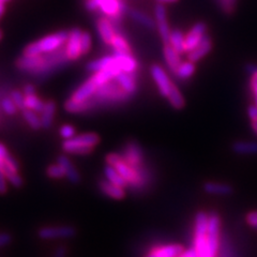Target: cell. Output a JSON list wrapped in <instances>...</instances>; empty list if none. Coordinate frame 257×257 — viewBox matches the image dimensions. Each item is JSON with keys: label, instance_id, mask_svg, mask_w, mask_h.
Here are the masks:
<instances>
[{"label": "cell", "instance_id": "obj_17", "mask_svg": "<svg viewBox=\"0 0 257 257\" xmlns=\"http://www.w3.org/2000/svg\"><path fill=\"white\" fill-rule=\"evenodd\" d=\"M212 40L208 35H206L199 44L193 50L192 52L188 53V60L192 62H197L200 59H203L206 55L211 52L212 50Z\"/></svg>", "mask_w": 257, "mask_h": 257}, {"label": "cell", "instance_id": "obj_15", "mask_svg": "<svg viewBox=\"0 0 257 257\" xmlns=\"http://www.w3.org/2000/svg\"><path fill=\"white\" fill-rule=\"evenodd\" d=\"M114 56L117 62V66L120 70L126 72V73H136V71H138L139 68V63L131 55V53L114 51Z\"/></svg>", "mask_w": 257, "mask_h": 257}, {"label": "cell", "instance_id": "obj_41", "mask_svg": "<svg viewBox=\"0 0 257 257\" xmlns=\"http://www.w3.org/2000/svg\"><path fill=\"white\" fill-rule=\"evenodd\" d=\"M2 107H3V110L6 112V114L10 115V116L15 115L16 111H18V109H19L11 98H5L2 101Z\"/></svg>", "mask_w": 257, "mask_h": 257}, {"label": "cell", "instance_id": "obj_51", "mask_svg": "<svg viewBox=\"0 0 257 257\" xmlns=\"http://www.w3.org/2000/svg\"><path fill=\"white\" fill-rule=\"evenodd\" d=\"M24 94L25 95H31V94H36V88L32 85H27L24 88Z\"/></svg>", "mask_w": 257, "mask_h": 257}, {"label": "cell", "instance_id": "obj_3", "mask_svg": "<svg viewBox=\"0 0 257 257\" xmlns=\"http://www.w3.org/2000/svg\"><path fill=\"white\" fill-rule=\"evenodd\" d=\"M130 96L131 94L124 91L115 80V83L108 82L100 86L98 89H96L94 95L90 99V102L92 103V105L94 107L96 103L104 104L125 102L130 99Z\"/></svg>", "mask_w": 257, "mask_h": 257}, {"label": "cell", "instance_id": "obj_8", "mask_svg": "<svg viewBox=\"0 0 257 257\" xmlns=\"http://www.w3.org/2000/svg\"><path fill=\"white\" fill-rule=\"evenodd\" d=\"M121 157L125 162L142 174H148L145 166V156L143 149L136 142H128L122 151Z\"/></svg>", "mask_w": 257, "mask_h": 257}, {"label": "cell", "instance_id": "obj_39", "mask_svg": "<svg viewBox=\"0 0 257 257\" xmlns=\"http://www.w3.org/2000/svg\"><path fill=\"white\" fill-rule=\"evenodd\" d=\"M10 98L15 103V105L18 106L19 109L24 110L26 108V106H25V94L22 93L21 91H18V90L12 91L11 94H10Z\"/></svg>", "mask_w": 257, "mask_h": 257}, {"label": "cell", "instance_id": "obj_59", "mask_svg": "<svg viewBox=\"0 0 257 257\" xmlns=\"http://www.w3.org/2000/svg\"><path fill=\"white\" fill-rule=\"evenodd\" d=\"M231 2H234V3H236V2H237V0H231Z\"/></svg>", "mask_w": 257, "mask_h": 257}, {"label": "cell", "instance_id": "obj_21", "mask_svg": "<svg viewBox=\"0 0 257 257\" xmlns=\"http://www.w3.org/2000/svg\"><path fill=\"white\" fill-rule=\"evenodd\" d=\"M57 163L63 167L64 172H66V177L71 183L77 184L80 182V175H79L78 171L76 170L75 166L72 164V162L67 156L61 155L60 157H58Z\"/></svg>", "mask_w": 257, "mask_h": 257}, {"label": "cell", "instance_id": "obj_38", "mask_svg": "<svg viewBox=\"0 0 257 257\" xmlns=\"http://www.w3.org/2000/svg\"><path fill=\"white\" fill-rule=\"evenodd\" d=\"M46 174L48 177L54 179H60L66 177V172L60 164H52L46 168Z\"/></svg>", "mask_w": 257, "mask_h": 257}, {"label": "cell", "instance_id": "obj_5", "mask_svg": "<svg viewBox=\"0 0 257 257\" xmlns=\"http://www.w3.org/2000/svg\"><path fill=\"white\" fill-rule=\"evenodd\" d=\"M208 219L209 214L204 211H199L195 215L194 229H193V247L198 257H206Z\"/></svg>", "mask_w": 257, "mask_h": 257}, {"label": "cell", "instance_id": "obj_44", "mask_svg": "<svg viewBox=\"0 0 257 257\" xmlns=\"http://www.w3.org/2000/svg\"><path fill=\"white\" fill-rule=\"evenodd\" d=\"M60 135H61V138L64 139V141L74 138V136H75L74 126H72L70 124L62 125L61 128H60Z\"/></svg>", "mask_w": 257, "mask_h": 257}, {"label": "cell", "instance_id": "obj_56", "mask_svg": "<svg viewBox=\"0 0 257 257\" xmlns=\"http://www.w3.org/2000/svg\"><path fill=\"white\" fill-rule=\"evenodd\" d=\"M0 2H2L3 4H6L7 2H9V0H0Z\"/></svg>", "mask_w": 257, "mask_h": 257}, {"label": "cell", "instance_id": "obj_22", "mask_svg": "<svg viewBox=\"0 0 257 257\" xmlns=\"http://www.w3.org/2000/svg\"><path fill=\"white\" fill-rule=\"evenodd\" d=\"M98 31L101 39L106 44H110L112 38L116 35L112 22L107 18H101L98 21Z\"/></svg>", "mask_w": 257, "mask_h": 257}, {"label": "cell", "instance_id": "obj_1", "mask_svg": "<svg viewBox=\"0 0 257 257\" xmlns=\"http://www.w3.org/2000/svg\"><path fill=\"white\" fill-rule=\"evenodd\" d=\"M105 160L107 165L114 167L123 177L125 181L128 183V187L132 190H140L146 187L149 180L148 174H142L139 171H136L135 168H133L131 165H128L125 162L121 155L109 154Z\"/></svg>", "mask_w": 257, "mask_h": 257}, {"label": "cell", "instance_id": "obj_50", "mask_svg": "<svg viewBox=\"0 0 257 257\" xmlns=\"http://www.w3.org/2000/svg\"><path fill=\"white\" fill-rule=\"evenodd\" d=\"M179 257H198V256H197L196 251L194 250V247L192 246V247L188 248V250H184Z\"/></svg>", "mask_w": 257, "mask_h": 257}, {"label": "cell", "instance_id": "obj_14", "mask_svg": "<svg viewBox=\"0 0 257 257\" xmlns=\"http://www.w3.org/2000/svg\"><path fill=\"white\" fill-rule=\"evenodd\" d=\"M184 248L181 244L170 243L155 246L145 257H179Z\"/></svg>", "mask_w": 257, "mask_h": 257}, {"label": "cell", "instance_id": "obj_46", "mask_svg": "<svg viewBox=\"0 0 257 257\" xmlns=\"http://www.w3.org/2000/svg\"><path fill=\"white\" fill-rule=\"evenodd\" d=\"M8 191V184H7V177L3 172H0V195L6 194Z\"/></svg>", "mask_w": 257, "mask_h": 257}, {"label": "cell", "instance_id": "obj_2", "mask_svg": "<svg viewBox=\"0 0 257 257\" xmlns=\"http://www.w3.org/2000/svg\"><path fill=\"white\" fill-rule=\"evenodd\" d=\"M68 38V31H59L57 34L50 35L35 43L29 44L24 51V55L38 56L58 51L64 43H67Z\"/></svg>", "mask_w": 257, "mask_h": 257}, {"label": "cell", "instance_id": "obj_40", "mask_svg": "<svg viewBox=\"0 0 257 257\" xmlns=\"http://www.w3.org/2000/svg\"><path fill=\"white\" fill-rule=\"evenodd\" d=\"M91 48V37L88 32H82V37H80V51L82 55H86L89 53Z\"/></svg>", "mask_w": 257, "mask_h": 257}, {"label": "cell", "instance_id": "obj_24", "mask_svg": "<svg viewBox=\"0 0 257 257\" xmlns=\"http://www.w3.org/2000/svg\"><path fill=\"white\" fill-rule=\"evenodd\" d=\"M232 151L238 155L251 156L257 155V142L253 141H238L232 144Z\"/></svg>", "mask_w": 257, "mask_h": 257}, {"label": "cell", "instance_id": "obj_49", "mask_svg": "<svg viewBox=\"0 0 257 257\" xmlns=\"http://www.w3.org/2000/svg\"><path fill=\"white\" fill-rule=\"evenodd\" d=\"M68 254V248L66 246H59L57 250H56L54 257H67Z\"/></svg>", "mask_w": 257, "mask_h": 257}, {"label": "cell", "instance_id": "obj_32", "mask_svg": "<svg viewBox=\"0 0 257 257\" xmlns=\"http://www.w3.org/2000/svg\"><path fill=\"white\" fill-rule=\"evenodd\" d=\"M195 72V64L192 61H186L181 62L179 68L177 69L176 73L174 74L177 78L180 80H186L189 79Z\"/></svg>", "mask_w": 257, "mask_h": 257}, {"label": "cell", "instance_id": "obj_26", "mask_svg": "<svg viewBox=\"0 0 257 257\" xmlns=\"http://www.w3.org/2000/svg\"><path fill=\"white\" fill-rule=\"evenodd\" d=\"M120 71L121 70L118 68H109L106 70L95 72L92 76V79L94 80L95 84L100 87L104 84L110 82L111 79H115V77L118 75Z\"/></svg>", "mask_w": 257, "mask_h": 257}, {"label": "cell", "instance_id": "obj_30", "mask_svg": "<svg viewBox=\"0 0 257 257\" xmlns=\"http://www.w3.org/2000/svg\"><path fill=\"white\" fill-rule=\"evenodd\" d=\"M184 38L183 34L179 29H174L171 32V37H170V44L174 50L179 53L180 55L186 53V46H184Z\"/></svg>", "mask_w": 257, "mask_h": 257}, {"label": "cell", "instance_id": "obj_53", "mask_svg": "<svg viewBox=\"0 0 257 257\" xmlns=\"http://www.w3.org/2000/svg\"><path fill=\"white\" fill-rule=\"evenodd\" d=\"M251 127L254 134L257 136V119L256 120H251Z\"/></svg>", "mask_w": 257, "mask_h": 257}, {"label": "cell", "instance_id": "obj_42", "mask_svg": "<svg viewBox=\"0 0 257 257\" xmlns=\"http://www.w3.org/2000/svg\"><path fill=\"white\" fill-rule=\"evenodd\" d=\"M155 18H156L157 23L167 20V11H166V8L163 4L158 3L155 6Z\"/></svg>", "mask_w": 257, "mask_h": 257}, {"label": "cell", "instance_id": "obj_10", "mask_svg": "<svg viewBox=\"0 0 257 257\" xmlns=\"http://www.w3.org/2000/svg\"><path fill=\"white\" fill-rule=\"evenodd\" d=\"M207 35V25L203 22L196 23L192 29L188 32V35L184 38V46L186 52L190 53L199 44L203 38Z\"/></svg>", "mask_w": 257, "mask_h": 257}, {"label": "cell", "instance_id": "obj_29", "mask_svg": "<svg viewBox=\"0 0 257 257\" xmlns=\"http://www.w3.org/2000/svg\"><path fill=\"white\" fill-rule=\"evenodd\" d=\"M130 16L133 21L138 22L139 24H141V25L145 26L148 29H155L157 27V22H155L154 19L150 18V16L146 15L145 13H143L142 11L131 10Z\"/></svg>", "mask_w": 257, "mask_h": 257}, {"label": "cell", "instance_id": "obj_45", "mask_svg": "<svg viewBox=\"0 0 257 257\" xmlns=\"http://www.w3.org/2000/svg\"><path fill=\"white\" fill-rule=\"evenodd\" d=\"M246 223L253 228H257V210L248 212L245 216Z\"/></svg>", "mask_w": 257, "mask_h": 257}, {"label": "cell", "instance_id": "obj_28", "mask_svg": "<svg viewBox=\"0 0 257 257\" xmlns=\"http://www.w3.org/2000/svg\"><path fill=\"white\" fill-rule=\"evenodd\" d=\"M56 111V104L54 101H47L44 104V109L41 112V123L43 128H48L52 123Z\"/></svg>", "mask_w": 257, "mask_h": 257}, {"label": "cell", "instance_id": "obj_31", "mask_svg": "<svg viewBox=\"0 0 257 257\" xmlns=\"http://www.w3.org/2000/svg\"><path fill=\"white\" fill-rule=\"evenodd\" d=\"M168 101H170L171 105L175 108V109H182L186 105V101H184L183 95L181 94L180 90L177 88L174 84H172V88L170 94L167 96Z\"/></svg>", "mask_w": 257, "mask_h": 257}, {"label": "cell", "instance_id": "obj_27", "mask_svg": "<svg viewBox=\"0 0 257 257\" xmlns=\"http://www.w3.org/2000/svg\"><path fill=\"white\" fill-rule=\"evenodd\" d=\"M104 174H105V178L109 182L114 183L115 186H118L123 189L128 187V183L125 181V179L112 166L107 165L105 168H104Z\"/></svg>", "mask_w": 257, "mask_h": 257}, {"label": "cell", "instance_id": "obj_6", "mask_svg": "<svg viewBox=\"0 0 257 257\" xmlns=\"http://www.w3.org/2000/svg\"><path fill=\"white\" fill-rule=\"evenodd\" d=\"M221 243V219L218 213L212 212L208 219L206 257H218Z\"/></svg>", "mask_w": 257, "mask_h": 257}, {"label": "cell", "instance_id": "obj_12", "mask_svg": "<svg viewBox=\"0 0 257 257\" xmlns=\"http://www.w3.org/2000/svg\"><path fill=\"white\" fill-rule=\"evenodd\" d=\"M82 32L79 29L74 28L69 32V38L66 45V54L69 60H76L82 56V51H80V37Z\"/></svg>", "mask_w": 257, "mask_h": 257}, {"label": "cell", "instance_id": "obj_34", "mask_svg": "<svg viewBox=\"0 0 257 257\" xmlns=\"http://www.w3.org/2000/svg\"><path fill=\"white\" fill-rule=\"evenodd\" d=\"M43 101L40 100L36 94L25 95V106L28 109L34 110L36 112H42L44 109Z\"/></svg>", "mask_w": 257, "mask_h": 257}, {"label": "cell", "instance_id": "obj_57", "mask_svg": "<svg viewBox=\"0 0 257 257\" xmlns=\"http://www.w3.org/2000/svg\"><path fill=\"white\" fill-rule=\"evenodd\" d=\"M2 37H3V32H2V30H0V40H2Z\"/></svg>", "mask_w": 257, "mask_h": 257}, {"label": "cell", "instance_id": "obj_35", "mask_svg": "<svg viewBox=\"0 0 257 257\" xmlns=\"http://www.w3.org/2000/svg\"><path fill=\"white\" fill-rule=\"evenodd\" d=\"M111 46L114 47V51L123 52V53H131V47L126 42V40L120 35H115L111 40Z\"/></svg>", "mask_w": 257, "mask_h": 257}, {"label": "cell", "instance_id": "obj_58", "mask_svg": "<svg viewBox=\"0 0 257 257\" xmlns=\"http://www.w3.org/2000/svg\"><path fill=\"white\" fill-rule=\"evenodd\" d=\"M3 163H4V161H2V160H0V167H2V165H3Z\"/></svg>", "mask_w": 257, "mask_h": 257}, {"label": "cell", "instance_id": "obj_16", "mask_svg": "<svg viewBox=\"0 0 257 257\" xmlns=\"http://www.w3.org/2000/svg\"><path fill=\"white\" fill-rule=\"evenodd\" d=\"M98 88L99 86L95 84L92 77H90L87 82H85L82 86L77 88V89L74 91V93L72 94L71 99L76 102H86L92 98Z\"/></svg>", "mask_w": 257, "mask_h": 257}, {"label": "cell", "instance_id": "obj_18", "mask_svg": "<svg viewBox=\"0 0 257 257\" xmlns=\"http://www.w3.org/2000/svg\"><path fill=\"white\" fill-rule=\"evenodd\" d=\"M118 85L122 88L124 91L133 95L136 92V73H126V72L120 71L115 77Z\"/></svg>", "mask_w": 257, "mask_h": 257}, {"label": "cell", "instance_id": "obj_20", "mask_svg": "<svg viewBox=\"0 0 257 257\" xmlns=\"http://www.w3.org/2000/svg\"><path fill=\"white\" fill-rule=\"evenodd\" d=\"M163 55L165 58V62L167 64L168 69L172 72L173 74L176 73L177 69L179 68L181 64V59H180V54L177 53L174 48L172 47L171 44H164L163 48Z\"/></svg>", "mask_w": 257, "mask_h": 257}, {"label": "cell", "instance_id": "obj_9", "mask_svg": "<svg viewBox=\"0 0 257 257\" xmlns=\"http://www.w3.org/2000/svg\"><path fill=\"white\" fill-rule=\"evenodd\" d=\"M76 235V229L73 226H44L38 230L39 238L58 239V238H71Z\"/></svg>", "mask_w": 257, "mask_h": 257}, {"label": "cell", "instance_id": "obj_13", "mask_svg": "<svg viewBox=\"0 0 257 257\" xmlns=\"http://www.w3.org/2000/svg\"><path fill=\"white\" fill-rule=\"evenodd\" d=\"M43 56L38 55V56H27L24 55L18 60V67L23 70L29 72V73L34 74H40L41 73V70L43 67Z\"/></svg>", "mask_w": 257, "mask_h": 257}, {"label": "cell", "instance_id": "obj_55", "mask_svg": "<svg viewBox=\"0 0 257 257\" xmlns=\"http://www.w3.org/2000/svg\"><path fill=\"white\" fill-rule=\"evenodd\" d=\"M5 12V5L4 6H0V18H2L3 14Z\"/></svg>", "mask_w": 257, "mask_h": 257}, {"label": "cell", "instance_id": "obj_33", "mask_svg": "<svg viewBox=\"0 0 257 257\" xmlns=\"http://www.w3.org/2000/svg\"><path fill=\"white\" fill-rule=\"evenodd\" d=\"M23 111V117L25 118V120L27 121V123L34 128V130H39V128L42 127V123H41V118H39V116L37 115V112L25 108Z\"/></svg>", "mask_w": 257, "mask_h": 257}, {"label": "cell", "instance_id": "obj_37", "mask_svg": "<svg viewBox=\"0 0 257 257\" xmlns=\"http://www.w3.org/2000/svg\"><path fill=\"white\" fill-rule=\"evenodd\" d=\"M246 71L251 74V82H250L251 90H252L254 100H255V105L257 106V66H255V64H252V63L247 64Z\"/></svg>", "mask_w": 257, "mask_h": 257}, {"label": "cell", "instance_id": "obj_23", "mask_svg": "<svg viewBox=\"0 0 257 257\" xmlns=\"http://www.w3.org/2000/svg\"><path fill=\"white\" fill-rule=\"evenodd\" d=\"M87 68L89 71H92L95 73V72L103 71V70H106L109 68H118V66H117L116 59H115V56L112 55V56H105V57L100 58L98 60L91 61L90 63H88Z\"/></svg>", "mask_w": 257, "mask_h": 257}, {"label": "cell", "instance_id": "obj_36", "mask_svg": "<svg viewBox=\"0 0 257 257\" xmlns=\"http://www.w3.org/2000/svg\"><path fill=\"white\" fill-rule=\"evenodd\" d=\"M157 27L159 30V35L162 39V41L164 44H170V37H171V28L170 25H168V22L166 21H161L157 23Z\"/></svg>", "mask_w": 257, "mask_h": 257}, {"label": "cell", "instance_id": "obj_52", "mask_svg": "<svg viewBox=\"0 0 257 257\" xmlns=\"http://www.w3.org/2000/svg\"><path fill=\"white\" fill-rule=\"evenodd\" d=\"M8 156H9V152H8L4 145L0 144V160L4 161Z\"/></svg>", "mask_w": 257, "mask_h": 257}, {"label": "cell", "instance_id": "obj_48", "mask_svg": "<svg viewBox=\"0 0 257 257\" xmlns=\"http://www.w3.org/2000/svg\"><path fill=\"white\" fill-rule=\"evenodd\" d=\"M247 115H248V118H250L251 120H256L257 119V106L256 105L248 106Z\"/></svg>", "mask_w": 257, "mask_h": 257}, {"label": "cell", "instance_id": "obj_43", "mask_svg": "<svg viewBox=\"0 0 257 257\" xmlns=\"http://www.w3.org/2000/svg\"><path fill=\"white\" fill-rule=\"evenodd\" d=\"M218 3L221 7L222 11L227 14V15H231L232 13L235 12V5L236 3L231 2V0H218Z\"/></svg>", "mask_w": 257, "mask_h": 257}, {"label": "cell", "instance_id": "obj_7", "mask_svg": "<svg viewBox=\"0 0 257 257\" xmlns=\"http://www.w3.org/2000/svg\"><path fill=\"white\" fill-rule=\"evenodd\" d=\"M86 8L89 11L99 9L107 18L114 20L120 19V16L127 11L126 5L121 0H87Z\"/></svg>", "mask_w": 257, "mask_h": 257}, {"label": "cell", "instance_id": "obj_4", "mask_svg": "<svg viewBox=\"0 0 257 257\" xmlns=\"http://www.w3.org/2000/svg\"><path fill=\"white\" fill-rule=\"evenodd\" d=\"M100 143V138L98 134L85 133L78 136H74L70 140H66L62 144L63 150L68 154L74 155H89L93 148Z\"/></svg>", "mask_w": 257, "mask_h": 257}, {"label": "cell", "instance_id": "obj_54", "mask_svg": "<svg viewBox=\"0 0 257 257\" xmlns=\"http://www.w3.org/2000/svg\"><path fill=\"white\" fill-rule=\"evenodd\" d=\"M177 2H178V0H157V3L163 4V5H165V4H174V3H177Z\"/></svg>", "mask_w": 257, "mask_h": 257}, {"label": "cell", "instance_id": "obj_47", "mask_svg": "<svg viewBox=\"0 0 257 257\" xmlns=\"http://www.w3.org/2000/svg\"><path fill=\"white\" fill-rule=\"evenodd\" d=\"M12 237L10 234H7V232H2L0 234V247L9 244L11 242Z\"/></svg>", "mask_w": 257, "mask_h": 257}, {"label": "cell", "instance_id": "obj_25", "mask_svg": "<svg viewBox=\"0 0 257 257\" xmlns=\"http://www.w3.org/2000/svg\"><path fill=\"white\" fill-rule=\"evenodd\" d=\"M204 190L211 195H228L232 192L231 187L227 183L209 181L204 184Z\"/></svg>", "mask_w": 257, "mask_h": 257}, {"label": "cell", "instance_id": "obj_19", "mask_svg": "<svg viewBox=\"0 0 257 257\" xmlns=\"http://www.w3.org/2000/svg\"><path fill=\"white\" fill-rule=\"evenodd\" d=\"M99 189L105 194L106 196L114 198V199H122L125 196V192L123 188L115 186L114 183L109 182L107 179H101L98 182Z\"/></svg>", "mask_w": 257, "mask_h": 257}, {"label": "cell", "instance_id": "obj_11", "mask_svg": "<svg viewBox=\"0 0 257 257\" xmlns=\"http://www.w3.org/2000/svg\"><path fill=\"white\" fill-rule=\"evenodd\" d=\"M150 72L152 77L155 79V82L157 83L160 94L167 98L168 94H170L173 83L171 82L170 78H168L166 72L162 67L159 66V64H152Z\"/></svg>", "mask_w": 257, "mask_h": 257}]
</instances>
